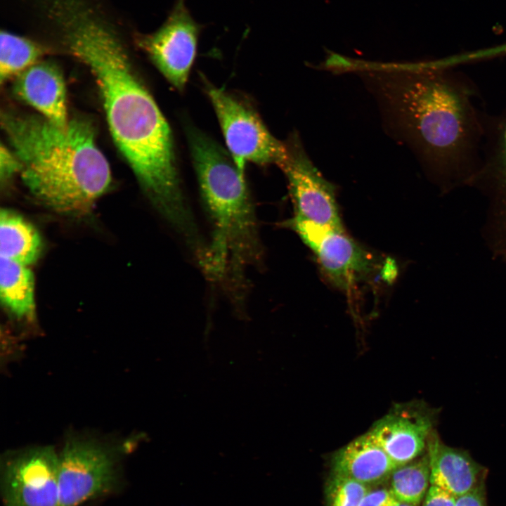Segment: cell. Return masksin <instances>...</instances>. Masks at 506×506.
Here are the masks:
<instances>
[{
	"mask_svg": "<svg viewBox=\"0 0 506 506\" xmlns=\"http://www.w3.org/2000/svg\"><path fill=\"white\" fill-rule=\"evenodd\" d=\"M42 54L39 45L13 33L0 34V79L3 82L37 63Z\"/></svg>",
	"mask_w": 506,
	"mask_h": 506,
	"instance_id": "ac0fdd59",
	"label": "cell"
},
{
	"mask_svg": "<svg viewBox=\"0 0 506 506\" xmlns=\"http://www.w3.org/2000/svg\"><path fill=\"white\" fill-rule=\"evenodd\" d=\"M500 51L502 54H506V44L500 46Z\"/></svg>",
	"mask_w": 506,
	"mask_h": 506,
	"instance_id": "484cf974",
	"label": "cell"
},
{
	"mask_svg": "<svg viewBox=\"0 0 506 506\" xmlns=\"http://www.w3.org/2000/svg\"><path fill=\"white\" fill-rule=\"evenodd\" d=\"M455 498L440 487L431 485L424 498L422 506H455Z\"/></svg>",
	"mask_w": 506,
	"mask_h": 506,
	"instance_id": "603a6c76",
	"label": "cell"
},
{
	"mask_svg": "<svg viewBox=\"0 0 506 506\" xmlns=\"http://www.w3.org/2000/svg\"><path fill=\"white\" fill-rule=\"evenodd\" d=\"M398 466L368 432L337 450L331 459V473L371 486L389 479Z\"/></svg>",
	"mask_w": 506,
	"mask_h": 506,
	"instance_id": "5bb4252c",
	"label": "cell"
},
{
	"mask_svg": "<svg viewBox=\"0 0 506 506\" xmlns=\"http://www.w3.org/2000/svg\"><path fill=\"white\" fill-rule=\"evenodd\" d=\"M200 30L186 0H176L163 25L141 39L152 62L179 91L184 89L194 63Z\"/></svg>",
	"mask_w": 506,
	"mask_h": 506,
	"instance_id": "9c48e42d",
	"label": "cell"
},
{
	"mask_svg": "<svg viewBox=\"0 0 506 506\" xmlns=\"http://www.w3.org/2000/svg\"><path fill=\"white\" fill-rule=\"evenodd\" d=\"M389 480V488L398 501L419 506L430 484V467L427 452L396 467Z\"/></svg>",
	"mask_w": 506,
	"mask_h": 506,
	"instance_id": "e0dca14e",
	"label": "cell"
},
{
	"mask_svg": "<svg viewBox=\"0 0 506 506\" xmlns=\"http://www.w3.org/2000/svg\"><path fill=\"white\" fill-rule=\"evenodd\" d=\"M287 155L279 167L287 180L298 218L343 229L332 185L315 167L296 136L287 143Z\"/></svg>",
	"mask_w": 506,
	"mask_h": 506,
	"instance_id": "30bf717a",
	"label": "cell"
},
{
	"mask_svg": "<svg viewBox=\"0 0 506 506\" xmlns=\"http://www.w3.org/2000/svg\"><path fill=\"white\" fill-rule=\"evenodd\" d=\"M426 450L431 485L458 497L482 481L483 467L467 451L444 444L435 429L428 438Z\"/></svg>",
	"mask_w": 506,
	"mask_h": 506,
	"instance_id": "4fadbf2b",
	"label": "cell"
},
{
	"mask_svg": "<svg viewBox=\"0 0 506 506\" xmlns=\"http://www.w3.org/2000/svg\"><path fill=\"white\" fill-rule=\"evenodd\" d=\"M59 506H79L112 488L115 458L96 441L72 438L58 455Z\"/></svg>",
	"mask_w": 506,
	"mask_h": 506,
	"instance_id": "8992f818",
	"label": "cell"
},
{
	"mask_svg": "<svg viewBox=\"0 0 506 506\" xmlns=\"http://www.w3.org/2000/svg\"><path fill=\"white\" fill-rule=\"evenodd\" d=\"M434 424L432 410L422 404L408 403L395 406L368 433L399 467L424 453Z\"/></svg>",
	"mask_w": 506,
	"mask_h": 506,
	"instance_id": "8fae6325",
	"label": "cell"
},
{
	"mask_svg": "<svg viewBox=\"0 0 506 506\" xmlns=\"http://www.w3.org/2000/svg\"><path fill=\"white\" fill-rule=\"evenodd\" d=\"M20 171V164L12 150L1 145L0 150V174L1 181L9 180Z\"/></svg>",
	"mask_w": 506,
	"mask_h": 506,
	"instance_id": "7402d4cb",
	"label": "cell"
},
{
	"mask_svg": "<svg viewBox=\"0 0 506 506\" xmlns=\"http://www.w3.org/2000/svg\"><path fill=\"white\" fill-rule=\"evenodd\" d=\"M455 506H487L483 481L467 493L456 497Z\"/></svg>",
	"mask_w": 506,
	"mask_h": 506,
	"instance_id": "cb8c5ba5",
	"label": "cell"
},
{
	"mask_svg": "<svg viewBox=\"0 0 506 506\" xmlns=\"http://www.w3.org/2000/svg\"><path fill=\"white\" fill-rule=\"evenodd\" d=\"M59 457L51 446L24 450L6 459L4 506H59Z\"/></svg>",
	"mask_w": 506,
	"mask_h": 506,
	"instance_id": "ba28073f",
	"label": "cell"
},
{
	"mask_svg": "<svg viewBox=\"0 0 506 506\" xmlns=\"http://www.w3.org/2000/svg\"><path fill=\"white\" fill-rule=\"evenodd\" d=\"M14 91L51 123L60 128L68 125L65 83L54 64L37 63L20 73Z\"/></svg>",
	"mask_w": 506,
	"mask_h": 506,
	"instance_id": "7c38bea8",
	"label": "cell"
},
{
	"mask_svg": "<svg viewBox=\"0 0 506 506\" xmlns=\"http://www.w3.org/2000/svg\"><path fill=\"white\" fill-rule=\"evenodd\" d=\"M315 254L322 272L342 289L370 278L378 262L344 229L323 226L297 216L287 221Z\"/></svg>",
	"mask_w": 506,
	"mask_h": 506,
	"instance_id": "52a82bcc",
	"label": "cell"
},
{
	"mask_svg": "<svg viewBox=\"0 0 506 506\" xmlns=\"http://www.w3.org/2000/svg\"><path fill=\"white\" fill-rule=\"evenodd\" d=\"M393 506H418L413 504L406 503L398 501Z\"/></svg>",
	"mask_w": 506,
	"mask_h": 506,
	"instance_id": "d4e9b609",
	"label": "cell"
},
{
	"mask_svg": "<svg viewBox=\"0 0 506 506\" xmlns=\"http://www.w3.org/2000/svg\"><path fill=\"white\" fill-rule=\"evenodd\" d=\"M41 247L40 235L30 222L13 211L1 209V257L28 266L38 259Z\"/></svg>",
	"mask_w": 506,
	"mask_h": 506,
	"instance_id": "2e32d148",
	"label": "cell"
},
{
	"mask_svg": "<svg viewBox=\"0 0 506 506\" xmlns=\"http://www.w3.org/2000/svg\"><path fill=\"white\" fill-rule=\"evenodd\" d=\"M393 125L435 171H465L478 163L484 128L467 86L427 63L363 65Z\"/></svg>",
	"mask_w": 506,
	"mask_h": 506,
	"instance_id": "7a4b0ae2",
	"label": "cell"
},
{
	"mask_svg": "<svg viewBox=\"0 0 506 506\" xmlns=\"http://www.w3.org/2000/svg\"><path fill=\"white\" fill-rule=\"evenodd\" d=\"M230 155L244 174L245 164H277L284 162L287 146L275 138L253 109L225 90L206 84Z\"/></svg>",
	"mask_w": 506,
	"mask_h": 506,
	"instance_id": "5b68a950",
	"label": "cell"
},
{
	"mask_svg": "<svg viewBox=\"0 0 506 506\" xmlns=\"http://www.w3.org/2000/svg\"><path fill=\"white\" fill-rule=\"evenodd\" d=\"M58 27L69 51L94 75L113 139L147 197L174 228H186L193 217L181 190L169 126L134 72L118 37L89 6L70 11Z\"/></svg>",
	"mask_w": 506,
	"mask_h": 506,
	"instance_id": "6da1fadb",
	"label": "cell"
},
{
	"mask_svg": "<svg viewBox=\"0 0 506 506\" xmlns=\"http://www.w3.org/2000/svg\"><path fill=\"white\" fill-rule=\"evenodd\" d=\"M398 500L389 488L370 489L358 506H393Z\"/></svg>",
	"mask_w": 506,
	"mask_h": 506,
	"instance_id": "44dd1931",
	"label": "cell"
},
{
	"mask_svg": "<svg viewBox=\"0 0 506 506\" xmlns=\"http://www.w3.org/2000/svg\"><path fill=\"white\" fill-rule=\"evenodd\" d=\"M187 134L201 197L213 227L205 268L219 276L229 265L237 278L261 254L245 174L210 137L193 127Z\"/></svg>",
	"mask_w": 506,
	"mask_h": 506,
	"instance_id": "277c9868",
	"label": "cell"
},
{
	"mask_svg": "<svg viewBox=\"0 0 506 506\" xmlns=\"http://www.w3.org/2000/svg\"><path fill=\"white\" fill-rule=\"evenodd\" d=\"M371 486L330 473L325 488L327 506H358Z\"/></svg>",
	"mask_w": 506,
	"mask_h": 506,
	"instance_id": "ffe728a7",
	"label": "cell"
},
{
	"mask_svg": "<svg viewBox=\"0 0 506 506\" xmlns=\"http://www.w3.org/2000/svg\"><path fill=\"white\" fill-rule=\"evenodd\" d=\"M1 124L24 185L46 208L84 214L108 188L110 167L89 122L72 119L60 128L43 117L6 112Z\"/></svg>",
	"mask_w": 506,
	"mask_h": 506,
	"instance_id": "3957f363",
	"label": "cell"
},
{
	"mask_svg": "<svg viewBox=\"0 0 506 506\" xmlns=\"http://www.w3.org/2000/svg\"><path fill=\"white\" fill-rule=\"evenodd\" d=\"M482 170L492 176L506 196V112L488 136Z\"/></svg>",
	"mask_w": 506,
	"mask_h": 506,
	"instance_id": "d6986e66",
	"label": "cell"
},
{
	"mask_svg": "<svg viewBox=\"0 0 506 506\" xmlns=\"http://www.w3.org/2000/svg\"><path fill=\"white\" fill-rule=\"evenodd\" d=\"M0 297L3 306L13 317L33 320L34 280L27 266L0 257Z\"/></svg>",
	"mask_w": 506,
	"mask_h": 506,
	"instance_id": "9a60e30c",
	"label": "cell"
}]
</instances>
